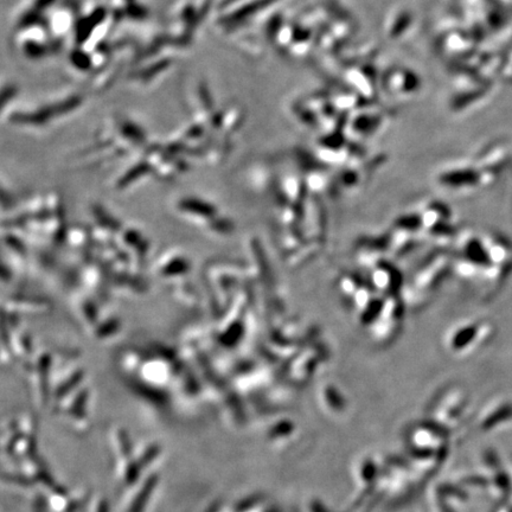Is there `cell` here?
Wrapping results in <instances>:
<instances>
[{
	"instance_id": "cell-1",
	"label": "cell",
	"mask_w": 512,
	"mask_h": 512,
	"mask_svg": "<svg viewBox=\"0 0 512 512\" xmlns=\"http://www.w3.org/2000/svg\"><path fill=\"white\" fill-rule=\"evenodd\" d=\"M185 211V213H189L192 215H200V216H214L216 210L210 203L197 201L195 198H188V200L182 201L179 203V210Z\"/></svg>"
}]
</instances>
